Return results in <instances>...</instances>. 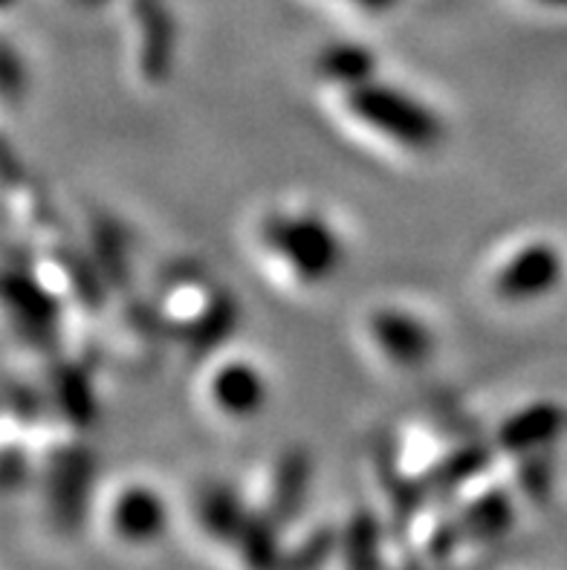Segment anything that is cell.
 Returning <instances> with one entry per match:
<instances>
[{
    "instance_id": "4",
    "label": "cell",
    "mask_w": 567,
    "mask_h": 570,
    "mask_svg": "<svg viewBox=\"0 0 567 570\" xmlns=\"http://www.w3.org/2000/svg\"><path fill=\"white\" fill-rule=\"evenodd\" d=\"M362 331L377 360L394 371H420L438 347L429 322L400 304H380L368 311Z\"/></svg>"
},
{
    "instance_id": "7",
    "label": "cell",
    "mask_w": 567,
    "mask_h": 570,
    "mask_svg": "<svg viewBox=\"0 0 567 570\" xmlns=\"http://www.w3.org/2000/svg\"><path fill=\"white\" fill-rule=\"evenodd\" d=\"M561 426H565V414L559 405L530 403L504 420L496 441L501 452H507L510 458L532 455V452L550 446L559 438Z\"/></svg>"
},
{
    "instance_id": "5",
    "label": "cell",
    "mask_w": 567,
    "mask_h": 570,
    "mask_svg": "<svg viewBox=\"0 0 567 570\" xmlns=\"http://www.w3.org/2000/svg\"><path fill=\"white\" fill-rule=\"evenodd\" d=\"M203 397L217 417L246 423L258 417L270 403V383L264 371L246 356H221L206 371Z\"/></svg>"
},
{
    "instance_id": "1",
    "label": "cell",
    "mask_w": 567,
    "mask_h": 570,
    "mask_svg": "<svg viewBox=\"0 0 567 570\" xmlns=\"http://www.w3.org/2000/svg\"><path fill=\"white\" fill-rule=\"evenodd\" d=\"M261 253L295 287H322L345 261V244L316 209H275L258 226Z\"/></svg>"
},
{
    "instance_id": "10",
    "label": "cell",
    "mask_w": 567,
    "mask_h": 570,
    "mask_svg": "<svg viewBox=\"0 0 567 570\" xmlns=\"http://www.w3.org/2000/svg\"><path fill=\"white\" fill-rule=\"evenodd\" d=\"M348 3L365 14H382V12H388V9L397 7V0H348Z\"/></svg>"
},
{
    "instance_id": "9",
    "label": "cell",
    "mask_w": 567,
    "mask_h": 570,
    "mask_svg": "<svg viewBox=\"0 0 567 570\" xmlns=\"http://www.w3.org/2000/svg\"><path fill=\"white\" fill-rule=\"evenodd\" d=\"M137 23L143 27L137 43V67L151 85H159L172 67V23H168L166 12H159V9L143 12Z\"/></svg>"
},
{
    "instance_id": "3",
    "label": "cell",
    "mask_w": 567,
    "mask_h": 570,
    "mask_svg": "<svg viewBox=\"0 0 567 570\" xmlns=\"http://www.w3.org/2000/svg\"><path fill=\"white\" fill-rule=\"evenodd\" d=\"M561 269H565L561 253L550 240H518L489 269V293L510 307L532 304L559 287Z\"/></svg>"
},
{
    "instance_id": "2",
    "label": "cell",
    "mask_w": 567,
    "mask_h": 570,
    "mask_svg": "<svg viewBox=\"0 0 567 570\" xmlns=\"http://www.w3.org/2000/svg\"><path fill=\"white\" fill-rule=\"evenodd\" d=\"M339 108L356 128L405 154H431L443 145V119L402 87L365 79L336 90Z\"/></svg>"
},
{
    "instance_id": "8",
    "label": "cell",
    "mask_w": 567,
    "mask_h": 570,
    "mask_svg": "<svg viewBox=\"0 0 567 570\" xmlns=\"http://www.w3.org/2000/svg\"><path fill=\"white\" fill-rule=\"evenodd\" d=\"M316 72L319 79L328 81L333 90H342V87L374 79L377 58L374 52L365 50V47H356V43H333V47H324L319 52Z\"/></svg>"
},
{
    "instance_id": "6",
    "label": "cell",
    "mask_w": 567,
    "mask_h": 570,
    "mask_svg": "<svg viewBox=\"0 0 567 570\" xmlns=\"http://www.w3.org/2000/svg\"><path fill=\"white\" fill-rule=\"evenodd\" d=\"M105 524L116 542L128 548H145L166 533L168 507L166 499L148 484H123L114 490L105 507Z\"/></svg>"
}]
</instances>
